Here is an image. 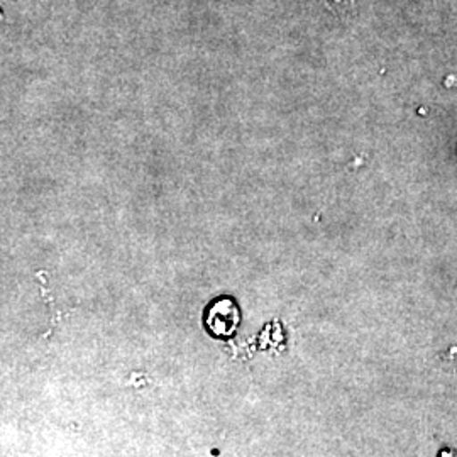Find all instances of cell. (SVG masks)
Returning a JSON list of instances; mask_svg holds the SVG:
<instances>
[{"instance_id": "6da1fadb", "label": "cell", "mask_w": 457, "mask_h": 457, "mask_svg": "<svg viewBox=\"0 0 457 457\" xmlns=\"http://www.w3.org/2000/svg\"><path fill=\"white\" fill-rule=\"evenodd\" d=\"M239 309L230 298H219L209 307L205 326L215 337H228L239 327Z\"/></svg>"}]
</instances>
